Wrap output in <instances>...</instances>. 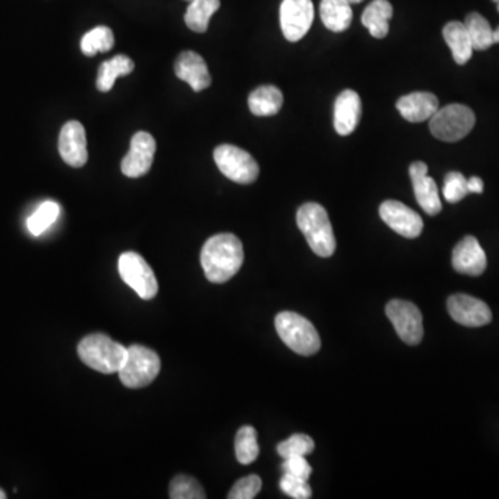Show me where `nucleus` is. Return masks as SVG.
I'll return each instance as SVG.
<instances>
[{"label":"nucleus","mask_w":499,"mask_h":499,"mask_svg":"<svg viewBox=\"0 0 499 499\" xmlns=\"http://www.w3.org/2000/svg\"><path fill=\"white\" fill-rule=\"evenodd\" d=\"M349 5L361 4L362 0H346Z\"/></svg>","instance_id":"4c0bfd02"},{"label":"nucleus","mask_w":499,"mask_h":499,"mask_svg":"<svg viewBox=\"0 0 499 499\" xmlns=\"http://www.w3.org/2000/svg\"><path fill=\"white\" fill-rule=\"evenodd\" d=\"M476 117L467 105L449 104L437 110L431 118V132L440 141H458L469 135Z\"/></svg>","instance_id":"423d86ee"},{"label":"nucleus","mask_w":499,"mask_h":499,"mask_svg":"<svg viewBox=\"0 0 499 499\" xmlns=\"http://www.w3.org/2000/svg\"><path fill=\"white\" fill-rule=\"evenodd\" d=\"M442 193H444V199L452 204L465 199L469 195L467 177L460 172H449L445 177Z\"/></svg>","instance_id":"2f4dec72"},{"label":"nucleus","mask_w":499,"mask_h":499,"mask_svg":"<svg viewBox=\"0 0 499 499\" xmlns=\"http://www.w3.org/2000/svg\"><path fill=\"white\" fill-rule=\"evenodd\" d=\"M494 43H499V27L496 30H494L493 32Z\"/></svg>","instance_id":"e433bc0d"},{"label":"nucleus","mask_w":499,"mask_h":499,"mask_svg":"<svg viewBox=\"0 0 499 499\" xmlns=\"http://www.w3.org/2000/svg\"><path fill=\"white\" fill-rule=\"evenodd\" d=\"M321 19L328 30L343 32L351 25V5L346 0H321Z\"/></svg>","instance_id":"5701e85b"},{"label":"nucleus","mask_w":499,"mask_h":499,"mask_svg":"<svg viewBox=\"0 0 499 499\" xmlns=\"http://www.w3.org/2000/svg\"><path fill=\"white\" fill-rule=\"evenodd\" d=\"M135 64L127 56H115L112 60L104 61L97 73V89L100 92H110L118 77H127L132 73Z\"/></svg>","instance_id":"b1692460"},{"label":"nucleus","mask_w":499,"mask_h":499,"mask_svg":"<svg viewBox=\"0 0 499 499\" xmlns=\"http://www.w3.org/2000/svg\"><path fill=\"white\" fill-rule=\"evenodd\" d=\"M275 328L283 343L297 354L310 357L321 349V337L315 326L304 316L290 311L277 313Z\"/></svg>","instance_id":"20e7f679"},{"label":"nucleus","mask_w":499,"mask_h":499,"mask_svg":"<svg viewBox=\"0 0 499 499\" xmlns=\"http://www.w3.org/2000/svg\"><path fill=\"white\" fill-rule=\"evenodd\" d=\"M426 164L422 161H415L409 167V175L413 185L416 202L421 205L422 210L429 215H437L441 211V200H440L439 189L433 177L427 175Z\"/></svg>","instance_id":"dca6fc26"},{"label":"nucleus","mask_w":499,"mask_h":499,"mask_svg":"<svg viewBox=\"0 0 499 499\" xmlns=\"http://www.w3.org/2000/svg\"><path fill=\"white\" fill-rule=\"evenodd\" d=\"M380 218L398 235L416 239L423 231V220L416 211L404 203L387 200L380 205Z\"/></svg>","instance_id":"ddd939ff"},{"label":"nucleus","mask_w":499,"mask_h":499,"mask_svg":"<svg viewBox=\"0 0 499 499\" xmlns=\"http://www.w3.org/2000/svg\"><path fill=\"white\" fill-rule=\"evenodd\" d=\"M161 369V361L157 352L148 347L133 346L127 349V358L121 367L120 380L125 387L141 388L150 385Z\"/></svg>","instance_id":"39448f33"},{"label":"nucleus","mask_w":499,"mask_h":499,"mask_svg":"<svg viewBox=\"0 0 499 499\" xmlns=\"http://www.w3.org/2000/svg\"><path fill=\"white\" fill-rule=\"evenodd\" d=\"M397 109L409 122H423L440 109L439 99L429 92H413L398 99Z\"/></svg>","instance_id":"6ab92c4d"},{"label":"nucleus","mask_w":499,"mask_h":499,"mask_svg":"<svg viewBox=\"0 0 499 499\" xmlns=\"http://www.w3.org/2000/svg\"><path fill=\"white\" fill-rule=\"evenodd\" d=\"M189 2H190V0H189Z\"/></svg>","instance_id":"a19ab883"},{"label":"nucleus","mask_w":499,"mask_h":499,"mask_svg":"<svg viewBox=\"0 0 499 499\" xmlns=\"http://www.w3.org/2000/svg\"><path fill=\"white\" fill-rule=\"evenodd\" d=\"M6 498V494H5V491L0 488V499Z\"/></svg>","instance_id":"58836bf2"},{"label":"nucleus","mask_w":499,"mask_h":499,"mask_svg":"<svg viewBox=\"0 0 499 499\" xmlns=\"http://www.w3.org/2000/svg\"><path fill=\"white\" fill-rule=\"evenodd\" d=\"M236 458L241 465H250L259 458V447L257 442V431L254 427L243 426L236 434Z\"/></svg>","instance_id":"cd10ccee"},{"label":"nucleus","mask_w":499,"mask_h":499,"mask_svg":"<svg viewBox=\"0 0 499 499\" xmlns=\"http://www.w3.org/2000/svg\"><path fill=\"white\" fill-rule=\"evenodd\" d=\"M362 114V103L357 92L347 89L337 96L334 103V128L341 136L349 135L358 127Z\"/></svg>","instance_id":"f3484780"},{"label":"nucleus","mask_w":499,"mask_h":499,"mask_svg":"<svg viewBox=\"0 0 499 499\" xmlns=\"http://www.w3.org/2000/svg\"><path fill=\"white\" fill-rule=\"evenodd\" d=\"M262 480L259 476L250 475L240 478L231 490L229 491V499H253L261 491Z\"/></svg>","instance_id":"473e14b6"},{"label":"nucleus","mask_w":499,"mask_h":499,"mask_svg":"<svg viewBox=\"0 0 499 499\" xmlns=\"http://www.w3.org/2000/svg\"><path fill=\"white\" fill-rule=\"evenodd\" d=\"M297 225L307 239L316 256H333L336 251V239L329 220L328 211L316 203H305L297 211Z\"/></svg>","instance_id":"f03ea898"},{"label":"nucleus","mask_w":499,"mask_h":499,"mask_svg":"<svg viewBox=\"0 0 499 499\" xmlns=\"http://www.w3.org/2000/svg\"><path fill=\"white\" fill-rule=\"evenodd\" d=\"M156 141L148 132H138L132 136L131 149L121 163L122 174L128 177H141L150 171L156 154Z\"/></svg>","instance_id":"f8f14e48"},{"label":"nucleus","mask_w":499,"mask_h":499,"mask_svg":"<svg viewBox=\"0 0 499 499\" xmlns=\"http://www.w3.org/2000/svg\"><path fill=\"white\" fill-rule=\"evenodd\" d=\"M463 24L469 32L475 50H487L494 45V30L483 15L478 13H470L467 15V20Z\"/></svg>","instance_id":"a878e982"},{"label":"nucleus","mask_w":499,"mask_h":499,"mask_svg":"<svg viewBox=\"0 0 499 499\" xmlns=\"http://www.w3.org/2000/svg\"><path fill=\"white\" fill-rule=\"evenodd\" d=\"M114 46V33L109 27L100 25L94 28L89 32L85 33L81 41V50L85 56L97 55V53H105L110 51Z\"/></svg>","instance_id":"bb28decb"},{"label":"nucleus","mask_w":499,"mask_h":499,"mask_svg":"<svg viewBox=\"0 0 499 499\" xmlns=\"http://www.w3.org/2000/svg\"><path fill=\"white\" fill-rule=\"evenodd\" d=\"M449 315L455 322L467 328H480L493 321V313L485 301L469 295H454L447 301Z\"/></svg>","instance_id":"9b49d317"},{"label":"nucleus","mask_w":499,"mask_h":499,"mask_svg":"<svg viewBox=\"0 0 499 499\" xmlns=\"http://www.w3.org/2000/svg\"><path fill=\"white\" fill-rule=\"evenodd\" d=\"M220 7L221 0H190L185 14V23L195 32H205L211 17Z\"/></svg>","instance_id":"393cba45"},{"label":"nucleus","mask_w":499,"mask_h":499,"mask_svg":"<svg viewBox=\"0 0 499 499\" xmlns=\"http://www.w3.org/2000/svg\"><path fill=\"white\" fill-rule=\"evenodd\" d=\"M452 267L455 271L470 277H480L487 268L485 250L473 236L463 238L452 251Z\"/></svg>","instance_id":"2eb2a0df"},{"label":"nucleus","mask_w":499,"mask_h":499,"mask_svg":"<svg viewBox=\"0 0 499 499\" xmlns=\"http://www.w3.org/2000/svg\"><path fill=\"white\" fill-rule=\"evenodd\" d=\"M59 153L64 163L81 168L87 161L86 132L78 121H68L59 136Z\"/></svg>","instance_id":"4468645a"},{"label":"nucleus","mask_w":499,"mask_h":499,"mask_svg":"<svg viewBox=\"0 0 499 499\" xmlns=\"http://www.w3.org/2000/svg\"><path fill=\"white\" fill-rule=\"evenodd\" d=\"M467 189H469V193H483L485 184L481 181V177H472L467 179Z\"/></svg>","instance_id":"c9c22d12"},{"label":"nucleus","mask_w":499,"mask_h":499,"mask_svg":"<svg viewBox=\"0 0 499 499\" xmlns=\"http://www.w3.org/2000/svg\"><path fill=\"white\" fill-rule=\"evenodd\" d=\"M283 95L279 87L274 85H265L257 87L249 97L250 112L259 117L275 115L282 109Z\"/></svg>","instance_id":"4be33fe9"},{"label":"nucleus","mask_w":499,"mask_h":499,"mask_svg":"<svg viewBox=\"0 0 499 499\" xmlns=\"http://www.w3.org/2000/svg\"><path fill=\"white\" fill-rule=\"evenodd\" d=\"M177 78L187 82L195 92H202L211 85L210 71L202 56L195 51H184L175 63Z\"/></svg>","instance_id":"a211bd4d"},{"label":"nucleus","mask_w":499,"mask_h":499,"mask_svg":"<svg viewBox=\"0 0 499 499\" xmlns=\"http://www.w3.org/2000/svg\"><path fill=\"white\" fill-rule=\"evenodd\" d=\"M282 470L283 473L303 478V480H308L311 477V473H313V467H311L305 457L287 458L283 462Z\"/></svg>","instance_id":"f704fd0d"},{"label":"nucleus","mask_w":499,"mask_h":499,"mask_svg":"<svg viewBox=\"0 0 499 499\" xmlns=\"http://www.w3.org/2000/svg\"><path fill=\"white\" fill-rule=\"evenodd\" d=\"M205 496L199 481L190 476H177L169 485V498L172 499H204Z\"/></svg>","instance_id":"c756f323"},{"label":"nucleus","mask_w":499,"mask_h":499,"mask_svg":"<svg viewBox=\"0 0 499 499\" xmlns=\"http://www.w3.org/2000/svg\"><path fill=\"white\" fill-rule=\"evenodd\" d=\"M243 261V244L231 233L213 236L202 250V267L211 283L228 282L240 271Z\"/></svg>","instance_id":"f257e3e1"},{"label":"nucleus","mask_w":499,"mask_h":499,"mask_svg":"<svg viewBox=\"0 0 499 499\" xmlns=\"http://www.w3.org/2000/svg\"><path fill=\"white\" fill-rule=\"evenodd\" d=\"M391 17H393V6L388 0H373L364 10L362 24L369 30L373 38L383 40L390 31L388 22Z\"/></svg>","instance_id":"412c9836"},{"label":"nucleus","mask_w":499,"mask_h":499,"mask_svg":"<svg viewBox=\"0 0 499 499\" xmlns=\"http://www.w3.org/2000/svg\"><path fill=\"white\" fill-rule=\"evenodd\" d=\"M390 322L404 343L416 346L423 339V316L413 303L391 300L386 307Z\"/></svg>","instance_id":"1a4fd4ad"},{"label":"nucleus","mask_w":499,"mask_h":499,"mask_svg":"<svg viewBox=\"0 0 499 499\" xmlns=\"http://www.w3.org/2000/svg\"><path fill=\"white\" fill-rule=\"evenodd\" d=\"M118 271L123 282L143 300H151L159 292V283L150 265L138 253L128 251L118 259Z\"/></svg>","instance_id":"6e6552de"},{"label":"nucleus","mask_w":499,"mask_h":499,"mask_svg":"<svg viewBox=\"0 0 499 499\" xmlns=\"http://www.w3.org/2000/svg\"><path fill=\"white\" fill-rule=\"evenodd\" d=\"M59 215H60V207L58 203H42L38 210L28 218V231H31V235L41 236L58 221Z\"/></svg>","instance_id":"c85d7f7f"},{"label":"nucleus","mask_w":499,"mask_h":499,"mask_svg":"<svg viewBox=\"0 0 499 499\" xmlns=\"http://www.w3.org/2000/svg\"><path fill=\"white\" fill-rule=\"evenodd\" d=\"M313 0H283L280 5V28L289 42H298L307 35L313 22Z\"/></svg>","instance_id":"9d476101"},{"label":"nucleus","mask_w":499,"mask_h":499,"mask_svg":"<svg viewBox=\"0 0 499 499\" xmlns=\"http://www.w3.org/2000/svg\"><path fill=\"white\" fill-rule=\"evenodd\" d=\"M445 42L451 49L452 56L457 64L463 66L470 60L473 55V43L470 40L469 32L463 23L451 22L445 25L442 30Z\"/></svg>","instance_id":"aec40b11"},{"label":"nucleus","mask_w":499,"mask_h":499,"mask_svg":"<svg viewBox=\"0 0 499 499\" xmlns=\"http://www.w3.org/2000/svg\"><path fill=\"white\" fill-rule=\"evenodd\" d=\"M213 159L220 171L236 184H253L259 177V167L256 159L238 146H218L213 150Z\"/></svg>","instance_id":"0eeeda50"},{"label":"nucleus","mask_w":499,"mask_h":499,"mask_svg":"<svg viewBox=\"0 0 499 499\" xmlns=\"http://www.w3.org/2000/svg\"><path fill=\"white\" fill-rule=\"evenodd\" d=\"M493 2H495L496 9H498V12H499V0H493Z\"/></svg>","instance_id":"ea45409f"},{"label":"nucleus","mask_w":499,"mask_h":499,"mask_svg":"<svg viewBox=\"0 0 499 499\" xmlns=\"http://www.w3.org/2000/svg\"><path fill=\"white\" fill-rule=\"evenodd\" d=\"M280 490L295 499H308L313 496V490L308 485V480L295 477V476L287 475V473H285L283 477L280 478Z\"/></svg>","instance_id":"72a5a7b5"},{"label":"nucleus","mask_w":499,"mask_h":499,"mask_svg":"<svg viewBox=\"0 0 499 499\" xmlns=\"http://www.w3.org/2000/svg\"><path fill=\"white\" fill-rule=\"evenodd\" d=\"M78 355L81 361L92 369L112 375L120 372L122 367L127 358V349L105 334L95 333L82 339Z\"/></svg>","instance_id":"7ed1b4c3"},{"label":"nucleus","mask_w":499,"mask_h":499,"mask_svg":"<svg viewBox=\"0 0 499 499\" xmlns=\"http://www.w3.org/2000/svg\"><path fill=\"white\" fill-rule=\"evenodd\" d=\"M277 454L287 459L292 457H307L315 449V442L307 434H293L286 441L277 444Z\"/></svg>","instance_id":"7c9ffc66"}]
</instances>
